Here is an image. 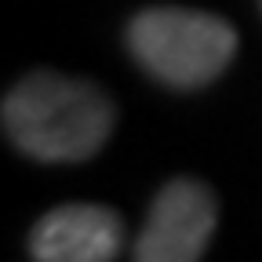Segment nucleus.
I'll list each match as a JSON object with an SVG mask.
<instances>
[{
    "instance_id": "1",
    "label": "nucleus",
    "mask_w": 262,
    "mask_h": 262,
    "mask_svg": "<svg viewBox=\"0 0 262 262\" xmlns=\"http://www.w3.org/2000/svg\"><path fill=\"white\" fill-rule=\"evenodd\" d=\"M4 131L15 149L44 164H80L106 146L113 102L91 80L37 70L4 95Z\"/></svg>"
},
{
    "instance_id": "2",
    "label": "nucleus",
    "mask_w": 262,
    "mask_h": 262,
    "mask_svg": "<svg viewBox=\"0 0 262 262\" xmlns=\"http://www.w3.org/2000/svg\"><path fill=\"white\" fill-rule=\"evenodd\" d=\"M127 48L157 80L193 91L219 80L237 55V29L193 8H146L127 26Z\"/></svg>"
},
{
    "instance_id": "3",
    "label": "nucleus",
    "mask_w": 262,
    "mask_h": 262,
    "mask_svg": "<svg viewBox=\"0 0 262 262\" xmlns=\"http://www.w3.org/2000/svg\"><path fill=\"white\" fill-rule=\"evenodd\" d=\"M215 193L196 179H171L153 196L131 255L139 262H196L215 233Z\"/></svg>"
},
{
    "instance_id": "4",
    "label": "nucleus",
    "mask_w": 262,
    "mask_h": 262,
    "mask_svg": "<svg viewBox=\"0 0 262 262\" xmlns=\"http://www.w3.org/2000/svg\"><path fill=\"white\" fill-rule=\"evenodd\" d=\"M124 248V222L102 204H62L29 233L37 262H110Z\"/></svg>"
}]
</instances>
